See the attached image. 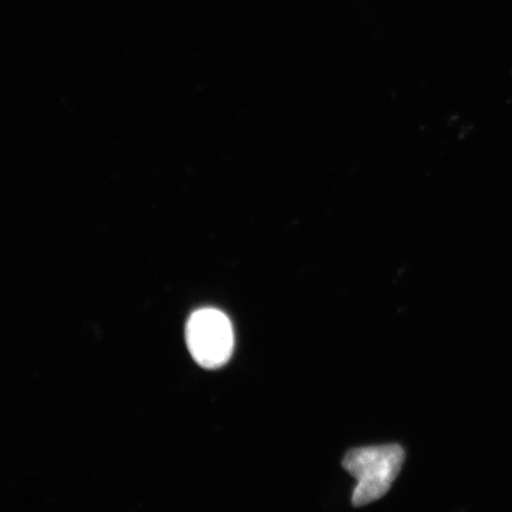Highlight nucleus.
Returning <instances> with one entry per match:
<instances>
[{
    "instance_id": "obj_2",
    "label": "nucleus",
    "mask_w": 512,
    "mask_h": 512,
    "mask_svg": "<svg viewBox=\"0 0 512 512\" xmlns=\"http://www.w3.org/2000/svg\"><path fill=\"white\" fill-rule=\"evenodd\" d=\"M185 337L191 356L203 368H221L233 354V326L219 310L201 309L192 313Z\"/></svg>"
},
{
    "instance_id": "obj_1",
    "label": "nucleus",
    "mask_w": 512,
    "mask_h": 512,
    "mask_svg": "<svg viewBox=\"0 0 512 512\" xmlns=\"http://www.w3.org/2000/svg\"><path fill=\"white\" fill-rule=\"evenodd\" d=\"M405 462V451L399 445L356 448L344 458L343 466L357 479L352 495L355 507L379 501L398 478Z\"/></svg>"
}]
</instances>
